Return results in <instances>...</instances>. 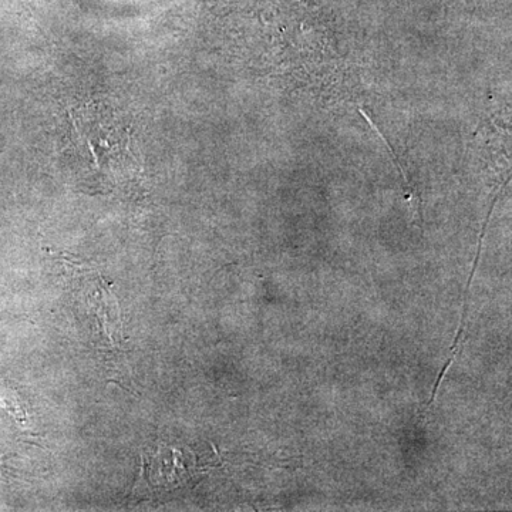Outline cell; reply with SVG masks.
<instances>
[{
    "mask_svg": "<svg viewBox=\"0 0 512 512\" xmlns=\"http://www.w3.org/2000/svg\"><path fill=\"white\" fill-rule=\"evenodd\" d=\"M72 147L83 165H89L94 184L128 180L137 167L131 150L130 126L120 111L107 104L90 103L70 110Z\"/></svg>",
    "mask_w": 512,
    "mask_h": 512,
    "instance_id": "6da1fadb",
    "label": "cell"
}]
</instances>
